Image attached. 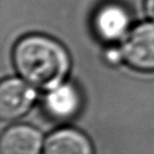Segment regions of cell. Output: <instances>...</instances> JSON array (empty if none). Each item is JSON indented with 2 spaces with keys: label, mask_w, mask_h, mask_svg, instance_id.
Masks as SVG:
<instances>
[{
  "label": "cell",
  "mask_w": 154,
  "mask_h": 154,
  "mask_svg": "<svg viewBox=\"0 0 154 154\" xmlns=\"http://www.w3.org/2000/svg\"><path fill=\"white\" fill-rule=\"evenodd\" d=\"M143 7H145V11L148 17L154 20V0H145Z\"/></svg>",
  "instance_id": "ba28073f"
},
{
  "label": "cell",
  "mask_w": 154,
  "mask_h": 154,
  "mask_svg": "<svg viewBox=\"0 0 154 154\" xmlns=\"http://www.w3.org/2000/svg\"><path fill=\"white\" fill-rule=\"evenodd\" d=\"M36 99V91L24 80L8 78L0 85V117L14 120L26 113Z\"/></svg>",
  "instance_id": "3957f363"
},
{
  "label": "cell",
  "mask_w": 154,
  "mask_h": 154,
  "mask_svg": "<svg viewBox=\"0 0 154 154\" xmlns=\"http://www.w3.org/2000/svg\"><path fill=\"white\" fill-rule=\"evenodd\" d=\"M107 60L111 63H115V62L119 61L120 59H122V51L116 52V51H110L107 54Z\"/></svg>",
  "instance_id": "9c48e42d"
},
{
  "label": "cell",
  "mask_w": 154,
  "mask_h": 154,
  "mask_svg": "<svg viewBox=\"0 0 154 154\" xmlns=\"http://www.w3.org/2000/svg\"><path fill=\"white\" fill-rule=\"evenodd\" d=\"M13 63L24 82L49 92L63 84L70 70V56L57 40L34 34L17 41Z\"/></svg>",
  "instance_id": "6da1fadb"
},
{
  "label": "cell",
  "mask_w": 154,
  "mask_h": 154,
  "mask_svg": "<svg viewBox=\"0 0 154 154\" xmlns=\"http://www.w3.org/2000/svg\"><path fill=\"white\" fill-rule=\"evenodd\" d=\"M42 135L36 128L18 124L8 128L0 140L1 154H39Z\"/></svg>",
  "instance_id": "5b68a950"
},
{
  "label": "cell",
  "mask_w": 154,
  "mask_h": 154,
  "mask_svg": "<svg viewBox=\"0 0 154 154\" xmlns=\"http://www.w3.org/2000/svg\"><path fill=\"white\" fill-rule=\"evenodd\" d=\"M120 51L122 59L131 68L141 72H154V22H143L135 26Z\"/></svg>",
  "instance_id": "7a4b0ae2"
},
{
  "label": "cell",
  "mask_w": 154,
  "mask_h": 154,
  "mask_svg": "<svg viewBox=\"0 0 154 154\" xmlns=\"http://www.w3.org/2000/svg\"><path fill=\"white\" fill-rule=\"evenodd\" d=\"M82 96L71 84H61L49 91L45 98V110L52 119L66 122L73 118L79 111Z\"/></svg>",
  "instance_id": "8992f818"
},
{
  "label": "cell",
  "mask_w": 154,
  "mask_h": 154,
  "mask_svg": "<svg viewBox=\"0 0 154 154\" xmlns=\"http://www.w3.org/2000/svg\"><path fill=\"white\" fill-rule=\"evenodd\" d=\"M43 154H94V149L90 139L82 132L62 128L47 138Z\"/></svg>",
  "instance_id": "52a82bcc"
},
{
  "label": "cell",
  "mask_w": 154,
  "mask_h": 154,
  "mask_svg": "<svg viewBox=\"0 0 154 154\" xmlns=\"http://www.w3.org/2000/svg\"><path fill=\"white\" fill-rule=\"evenodd\" d=\"M130 26V16L124 7L117 3L105 5L96 12L93 28L103 41L113 42L124 37Z\"/></svg>",
  "instance_id": "277c9868"
}]
</instances>
